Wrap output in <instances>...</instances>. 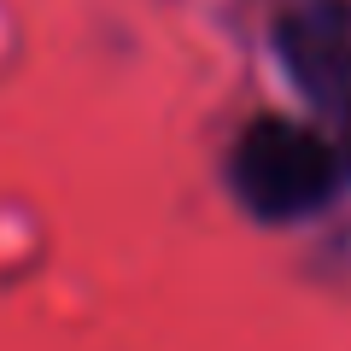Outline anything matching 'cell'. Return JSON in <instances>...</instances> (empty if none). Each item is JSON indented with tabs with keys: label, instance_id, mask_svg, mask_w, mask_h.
<instances>
[{
	"label": "cell",
	"instance_id": "obj_1",
	"mask_svg": "<svg viewBox=\"0 0 351 351\" xmlns=\"http://www.w3.org/2000/svg\"><path fill=\"white\" fill-rule=\"evenodd\" d=\"M228 188L263 223H299L339 193V152L311 123L258 117L228 152Z\"/></svg>",
	"mask_w": 351,
	"mask_h": 351
},
{
	"label": "cell",
	"instance_id": "obj_2",
	"mask_svg": "<svg viewBox=\"0 0 351 351\" xmlns=\"http://www.w3.org/2000/svg\"><path fill=\"white\" fill-rule=\"evenodd\" d=\"M287 82L351 135V0H299L276 24Z\"/></svg>",
	"mask_w": 351,
	"mask_h": 351
}]
</instances>
